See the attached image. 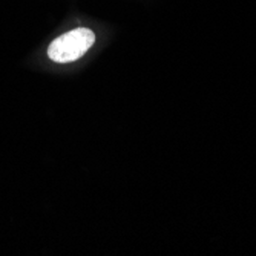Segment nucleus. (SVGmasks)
Instances as JSON below:
<instances>
[{
	"instance_id": "f257e3e1",
	"label": "nucleus",
	"mask_w": 256,
	"mask_h": 256,
	"mask_svg": "<svg viewBox=\"0 0 256 256\" xmlns=\"http://www.w3.org/2000/svg\"><path fill=\"white\" fill-rule=\"evenodd\" d=\"M96 42V34L88 28H77L57 37L48 48V56L56 63H71L84 56Z\"/></svg>"
}]
</instances>
